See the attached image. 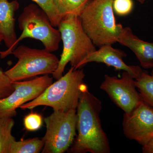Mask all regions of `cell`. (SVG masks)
<instances>
[{"mask_svg":"<svg viewBox=\"0 0 153 153\" xmlns=\"http://www.w3.org/2000/svg\"><path fill=\"white\" fill-rule=\"evenodd\" d=\"M15 121L13 117H0V153H10L16 139L12 134Z\"/></svg>","mask_w":153,"mask_h":153,"instance_id":"cell-15","label":"cell"},{"mask_svg":"<svg viewBox=\"0 0 153 153\" xmlns=\"http://www.w3.org/2000/svg\"><path fill=\"white\" fill-rule=\"evenodd\" d=\"M52 83L53 77L49 74L31 80L13 82V92L7 97L0 99V117L16 116L17 108L37 98Z\"/></svg>","mask_w":153,"mask_h":153,"instance_id":"cell-8","label":"cell"},{"mask_svg":"<svg viewBox=\"0 0 153 153\" xmlns=\"http://www.w3.org/2000/svg\"><path fill=\"white\" fill-rule=\"evenodd\" d=\"M135 82L143 100L153 107V68L150 74L143 70L140 77L135 79Z\"/></svg>","mask_w":153,"mask_h":153,"instance_id":"cell-16","label":"cell"},{"mask_svg":"<svg viewBox=\"0 0 153 153\" xmlns=\"http://www.w3.org/2000/svg\"><path fill=\"white\" fill-rule=\"evenodd\" d=\"M46 132L42 138L44 148L41 153H63L74 143L76 135V110L56 111L44 119Z\"/></svg>","mask_w":153,"mask_h":153,"instance_id":"cell-7","label":"cell"},{"mask_svg":"<svg viewBox=\"0 0 153 153\" xmlns=\"http://www.w3.org/2000/svg\"><path fill=\"white\" fill-rule=\"evenodd\" d=\"M3 41V38L0 36V44H1V42Z\"/></svg>","mask_w":153,"mask_h":153,"instance_id":"cell-24","label":"cell"},{"mask_svg":"<svg viewBox=\"0 0 153 153\" xmlns=\"http://www.w3.org/2000/svg\"><path fill=\"white\" fill-rule=\"evenodd\" d=\"M102 108L101 101L90 93L85 85L76 108L78 134L68 152H110L109 140L102 128L100 117Z\"/></svg>","mask_w":153,"mask_h":153,"instance_id":"cell-1","label":"cell"},{"mask_svg":"<svg viewBox=\"0 0 153 153\" xmlns=\"http://www.w3.org/2000/svg\"><path fill=\"white\" fill-rule=\"evenodd\" d=\"M19 29L22 31L11 50L10 55L19 42L32 38L42 42L45 49L54 52L59 49L61 41L58 29L52 26L46 13L36 4L25 7L18 19Z\"/></svg>","mask_w":153,"mask_h":153,"instance_id":"cell-5","label":"cell"},{"mask_svg":"<svg viewBox=\"0 0 153 153\" xmlns=\"http://www.w3.org/2000/svg\"><path fill=\"white\" fill-rule=\"evenodd\" d=\"M43 140L38 137L15 141L11 146L10 153H39L44 148Z\"/></svg>","mask_w":153,"mask_h":153,"instance_id":"cell-17","label":"cell"},{"mask_svg":"<svg viewBox=\"0 0 153 153\" xmlns=\"http://www.w3.org/2000/svg\"><path fill=\"white\" fill-rule=\"evenodd\" d=\"M19 7L17 0H0V36L7 48L5 51H0L2 59L10 55L11 49L18 39L15 30V13Z\"/></svg>","mask_w":153,"mask_h":153,"instance_id":"cell-12","label":"cell"},{"mask_svg":"<svg viewBox=\"0 0 153 153\" xmlns=\"http://www.w3.org/2000/svg\"><path fill=\"white\" fill-rule=\"evenodd\" d=\"M146 1H150V0H146Z\"/></svg>","mask_w":153,"mask_h":153,"instance_id":"cell-25","label":"cell"},{"mask_svg":"<svg viewBox=\"0 0 153 153\" xmlns=\"http://www.w3.org/2000/svg\"><path fill=\"white\" fill-rule=\"evenodd\" d=\"M123 129L128 139L142 146L153 137V107L143 100L128 113H124Z\"/></svg>","mask_w":153,"mask_h":153,"instance_id":"cell-10","label":"cell"},{"mask_svg":"<svg viewBox=\"0 0 153 153\" xmlns=\"http://www.w3.org/2000/svg\"><path fill=\"white\" fill-rule=\"evenodd\" d=\"M91 0H53L61 19L69 16H79Z\"/></svg>","mask_w":153,"mask_h":153,"instance_id":"cell-14","label":"cell"},{"mask_svg":"<svg viewBox=\"0 0 153 153\" xmlns=\"http://www.w3.org/2000/svg\"><path fill=\"white\" fill-rule=\"evenodd\" d=\"M43 123L42 117L38 114L30 113L25 117L24 120L25 128L29 131H34L41 128Z\"/></svg>","mask_w":153,"mask_h":153,"instance_id":"cell-21","label":"cell"},{"mask_svg":"<svg viewBox=\"0 0 153 153\" xmlns=\"http://www.w3.org/2000/svg\"><path fill=\"white\" fill-rule=\"evenodd\" d=\"M100 88L125 113L130 112L143 100L135 79L127 71H124L119 78L105 74Z\"/></svg>","mask_w":153,"mask_h":153,"instance_id":"cell-9","label":"cell"},{"mask_svg":"<svg viewBox=\"0 0 153 153\" xmlns=\"http://www.w3.org/2000/svg\"><path fill=\"white\" fill-rule=\"evenodd\" d=\"M82 69L71 67L64 76L52 83L42 94L20 107L22 109H32L41 105L49 106L56 111L67 112L76 110L79 98L85 84Z\"/></svg>","mask_w":153,"mask_h":153,"instance_id":"cell-2","label":"cell"},{"mask_svg":"<svg viewBox=\"0 0 153 153\" xmlns=\"http://www.w3.org/2000/svg\"><path fill=\"white\" fill-rule=\"evenodd\" d=\"M139 2L140 4H143L146 1V0H137Z\"/></svg>","mask_w":153,"mask_h":153,"instance_id":"cell-23","label":"cell"},{"mask_svg":"<svg viewBox=\"0 0 153 153\" xmlns=\"http://www.w3.org/2000/svg\"><path fill=\"white\" fill-rule=\"evenodd\" d=\"M117 42L128 47L134 53L143 68H153V43L141 40L128 27H124Z\"/></svg>","mask_w":153,"mask_h":153,"instance_id":"cell-13","label":"cell"},{"mask_svg":"<svg viewBox=\"0 0 153 153\" xmlns=\"http://www.w3.org/2000/svg\"><path fill=\"white\" fill-rule=\"evenodd\" d=\"M13 82L0 69V99L7 97L14 91Z\"/></svg>","mask_w":153,"mask_h":153,"instance_id":"cell-19","label":"cell"},{"mask_svg":"<svg viewBox=\"0 0 153 153\" xmlns=\"http://www.w3.org/2000/svg\"><path fill=\"white\" fill-rule=\"evenodd\" d=\"M142 152L143 153H153V137L142 146Z\"/></svg>","mask_w":153,"mask_h":153,"instance_id":"cell-22","label":"cell"},{"mask_svg":"<svg viewBox=\"0 0 153 153\" xmlns=\"http://www.w3.org/2000/svg\"><path fill=\"white\" fill-rule=\"evenodd\" d=\"M113 0H91L79 16L82 28L97 47L117 42L124 27L117 24Z\"/></svg>","mask_w":153,"mask_h":153,"instance_id":"cell-3","label":"cell"},{"mask_svg":"<svg viewBox=\"0 0 153 153\" xmlns=\"http://www.w3.org/2000/svg\"><path fill=\"white\" fill-rule=\"evenodd\" d=\"M126 56L124 51L114 49L111 45H103L84 59L79 64L78 69L91 62L103 63L114 67L116 70L127 71L136 79L140 77L143 70L139 66L127 65L123 60Z\"/></svg>","mask_w":153,"mask_h":153,"instance_id":"cell-11","label":"cell"},{"mask_svg":"<svg viewBox=\"0 0 153 153\" xmlns=\"http://www.w3.org/2000/svg\"><path fill=\"white\" fill-rule=\"evenodd\" d=\"M40 7L49 17L52 26L55 27H58L62 20L55 8L53 0H32Z\"/></svg>","mask_w":153,"mask_h":153,"instance_id":"cell-18","label":"cell"},{"mask_svg":"<svg viewBox=\"0 0 153 153\" xmlns=\"http://www.w3.org/2000/svg\"><path fill=\"white\" fill-rule=\"evenodd\" d=\"M11 54L16 57L18 62L5 72L13 82L38 75L52 74L59 64L57 56L45 49H33L22 45Z\"/></svg>","mask_w":153,"mask_h":153,"instance_id":"cell-6","label":"cell"},{"mask_svg":"<svg viewBox=\"0 0 153 153\" xmlns=\"http://www.w3.org/2000/svg\"><path fill=\"white\" fill-rule=\"evenodd\" d=\"M133 7L132 0H113V8L118 16L129 15L132 11Z\"/></svg>","mask_w":153,"mask_h":153,"instance_id":"cell-20","label":"cell"},{"mask_svg":"<svg viewBox=\"0 0 153 153\" xmlns=\"http://www.w3.org/2000/svg\"><path fill=\"white\" fill-rule=\"evenodd\" d=\"M63 42V49L56 71L52 74L55 79L62 76L68 63L74 69L97 50L90 38L85 33L79 16H69L63 18L58 26Z\"/></svg>","mask_w":153,"mask_h":153,"instance_id":"cell-4","label":"cell"}]
</instances>
